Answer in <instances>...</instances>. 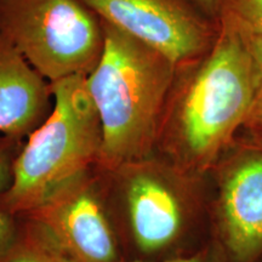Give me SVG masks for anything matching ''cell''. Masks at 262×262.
<instances>
[{"label": "cell", "instance_id": "obj_13", "mask_svg": "<svg viewBox=\"0 0 262 262\" xmlns=\"http://www.w3.org/2000/svg\"><path fill=\"white\" fill-rule=\"evenodd\" d=\"M247 37L254 58L255 94L250 112L248 114L241 134L262 141V39L250 35Z\"/></svg>", "mask_w": 262, "mask_h": 262}, {"label": "cell", "instance_id": "obj_9", "mask_svg": "<svg viewBox=\"0 0 262 262\" xmlns=\"http://www.w3.org/2000/svg\"><path fill=\"white\" fill-rule=\"evenodd\" d=\"M52 106L51 84L0 35V134L26 140Z\"/></svg>", "mask_w": 262, "mask_h": 262}, {"label": "cell", "instance_id": "obj_2", "mask_svg": "<svg viewBox=\"0 0 262 262\" xmlns=\"http://www.w3.org/2000/svg\"><path fill=\"white\" fill-rule=\"evenodd\" d=\"M101 170L124 261L170 260L210 242L209 175L183 170L156 152Z\"/></svg>", "mask_w": 262, "mask_h": 262}, {"label": "cell", "instance_id": "obj_10", "mask_svg": "<svg viewBox=\"0 0 262 262\" xmlns=\"http://www.w3.org/2000/svg\"><path fill=\"white\" fill-rule=\"evenodd\" d=\"M16 219L17 234L0 262H79L42 222L29 215Z\"/></svg>", "mask_w": 262, "mask_h": 262}, {"label": "cell", "instance_id": "obj_5", "mask_svg": "<svg viewBox=\"0 0 262 262\" xmlns=\"http://www.w3.org/2000/svg\"><path fill=\"white\" fill-rule=\"evenodd\" d=\"M0 35L50 84L88 77L104 48L102 22L79 0H0Z\"/></svg>", "mask_w": 262, "mask_h": 262}, {"label": "cell", "instance_id": "obj_15", "mask_svg": "<svg viewBox=\"0 0 262 262\" xmlns=\"http://www.w3.org/2000/svg\"><path fill=\"white\" fill-rule=\"evenodd\" d=\"M209 17L219 22L225 0H192Z\"/></svg>", "mask_w": 262, "mask_h": 262}, {"label": "cell", "instance_id": "obj_12", "mask_svg": "<svg viewBox=\"0 0 262 262\" xmlns=\"http://www.w3.org/2000/svg\"><path fill=\"white\" fill-rule=\"evenodd\" d=\"M220 17H226L250 37L262 39V0H225Z\"/></svg>", "mask_w": 262, "mask_h": 262}, {"label": "cell", "instance_id": "obj_6", "mask_svg": "<svg viewBox=\"0 0 262 262\" xmlns=\"http://www.w3.org/2000/svg\"><path fill=\"white\" fill-rule=\"evenodd\" d=\"M209 181L210 242L221 262H262V141L239 134Z\"/></svg>", "mask_w": 262, "mask_h": 262}, {"label": "cell", "instance_id": "obj_14", "mask_svg": "<svg viewBox=\"0 0 262 262\" xmlns=\"http://www.w3.org/2000/svg\"><path fill=\"white\" fill-rule=\"evenodd\" d=\"M124 262H140V261H124ZM158 262H221L217 253H216L214 245L211 242H209L205 247H203L201 250L195 251L191 255L186 256L170 258V260H164Z\"/></svg>", "mask_w": 262, "mask_h": 262}, {"label": "cell", "instance_id": "obj_3", "mask_svg": "<svg viewBox=\"0 0 262 262\" xmlns=\"http://www.w3.org/2000/svg\"><path fill=\"white\" fill-rule=\"evenodd\" d=\"M101 22L103 52L86 84L102 126L97 165L108 169L155 153L176 66L145 42Z\"/></svg>", "mask_w": 262, "mask_h": 262}, {"label": "cell", "instance_id": "obj_11", "mask_svg": "<svg viewBox=\"0 0 262 262\" xmlns=\"http://www.w3.org/2000/svg\"><path fill=\"white\" fill-rule=\"evenodd\" d=\"M25 140L0 134V202L14 179V166ZM18 221L3 211L0 206V260L8 253L17 234Z\"/></svg>", "mask_w": 262, "mask_h": 262}, {"label": "cell", "instance_id": "obj_1", "mask_svg": "<svg viewBox=\"0 0 262 262\" xmlns=\"http://www.w3.org/2000/svg\"><path fill=\"white\" fill-rule=\"evenodd\" d=\"M255 94L248 37L226 17L204 56L176 67L155 152L176 166L208 176L241 134Z\"/></svg>", "mask_w": 262, "mask_h": 262}, {"label": "cell", "instance_id": "obj_8", "mask_svg": "<svg viewBox=\"0 0 262 262\" xmlns=\"http://www.w3.org/2000/svg\"><path fill=\"white\" fill-rule=\"evenodd\" d=\"M28 215L47 226L79 262H124L97 164L64 183Z\"/></svg>", "mask_w": 262, "mask_h": 262}, {"label": "cell", "instance_id": "obj_7", "mask_svg": "<svg viewBox=\"0 0 262 262\" xmlns=\"http://www.w3.org/2000/svg\"><path fill=\"white\" fill-rule=\"evenodd\" d=\"M100 19L159 51L176 67L208 52L219 22L192 0H79Z\"/></svg>", "mask_w": 262, "mask_h": 262}, {"label": "cell", "instance_id": "obj_4", "mask_svg": "<svg viewBox=\"0 0 262 262\" xmlns=\"http://www.w3.org/2000/svg\"><path fill=\"white\" fill-rule=\"evenodd\" d=\"M51 90V112L25 140L12 183L0 202L12 217L31 214L64 183L100 162L102 126L86 77L64 78L52 83Z\"/></svg>", "mask_w": 262, "mask_h": 262}]
</instances>
